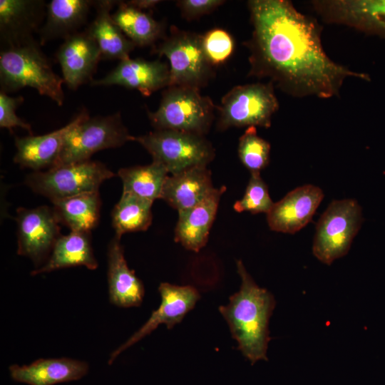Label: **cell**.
Returning <instances> with one entry per match:
<instances>
[{
  "instance_id": "3957f363",
  "label": "cell",
  "mask_w": 385,
  "mask_h": 385,
  "mask_svg": "<svg viewBox=\"0 0 385 385\" xmlns=\"http://www.w3.org/2000/svg\"><path fill=\"white\" fill-rule=\"evenodd\" d=\"M1 91H14L24 87L36 89L61 106L64 101L63 78L57 75L36 41L6 48L0 53Z\"/></svg>"
},
{
  "instance_id": "d6a6232c",
  "label": "cell",
  "mask_w": 385,
  "mask_h": 385,
  "mask_svg": "<svg viewBox=\"0 0 385 385\" xmlns=\"http://www.w3.org/2000/svg\"><path fill=\"white\" fill-rule=\"evenodd\" d=\"M22 96L11 97L6 93H0V126L1 128L11 130L15 127H20L32 135L31 126L21 119L16 114V110L23 101Z\"/></svg>"
},
{
  "instance_id": "7402d4cb",
  "label": "cell",
  "mask_w": 385,
  "mask_h": 385,
  "mask_svg": "<svg viewBox=\"0 0 385 385\" xmlns=\"http://www.w3.org/2000/svg\"><path fill=\"white\" fill-rule=\"evenodd\" d=\"M215 188L211 173L207 166H196L174 175H168L163 185L160 199L180 212L198 204Z\"/></svg>"
},
{
  "instance_id": "8992f818",
  "label": "cell",
  "mask_w": 385,
  "mask_h": 385,
  "mask_svg": "<svg viewBox=\"0 0 385 385\" xmlns=\"http://www.w3.org/2000/svg\"><path fill=\"white\" fill-rule=\"evenodd\" d=\"M113 176L102 163L88 160L34 171L27 175L25 183L33 191L53 201L98 191L101 183Z\"/></svg>"
},
{
  "instance_id": "ffe728a7",
  "label": "cell",
  "mask_w": 385,
  "mask_h": 385,
  "mask_svg": "<svg viewBox=\"0 0 385 385\" xmlns=\"http://www.w3.org/2000/svg\"><path fill=\"white\" fill-rule=\"evenodd\" d=\"M108 283L110 302L117 307H139L145 289L142 281L130 270L120 239L115 236L108 247Z\"/></svg>"
},
{
  "instance_id": "f546056e",
  "label": "cell",
  "mask_w": 385,
  "mask_h": 385,
  "mask_svg": "<svg viewBox=\"0 0 385 385\" xmlns=\"http://www.w3.org/2000/svg\"><path fill=\"white\" fill-rule=\"evenodd\" d=\"M237 151L250 174L260 173L269 164L270 145L257 135L256 127H248L240 138Z\"/></svg>"
},
{
  "instance_id": "4dcf8cb0",
  "label": "cell",
  "mask_w": 385,
  "mask_h": 385,
  "mask_svg": "<svg viewBox=\"0 0 385 385\" xmlns=\"http://www.w3.org/2000/svg\"><path fill=\"white\" fill-rule=\"evenodd\" d=\"M274 202L271 200L268 188L260 173L251 174L243 197L235 202L236 212H250L252 214L267 213Z\"/></svg>"
},
{
  "instance_id": "e0dca14e",
  "label": "cell",
  "mask_w": 385,
  "mask_h": 385,
  "mask_svg": "<svg viewBox=\"0 0 385 385\" xmlns=\"http://www.w3.org/2000/svg\"><path fill=\"white\" fill-rule=\"evenodd\" d=\"M43 1L1 0L0 33L6 48L35 41L34 32L46 13Z\"/></svg>"
},
{
  "instance_id": "7a4b0ae2",
  "label": "cell",
  "mask_w": 385,
  "mask_h": 385,
  "mask_svg": "<svg viewBox=\"0 0 385 385\" xmlns=\"http://www.w3.org/2000/svg\"><path fill=\"white\" fill-rule=\"evenodd\" d=\"M237 270L241 278L240 290L231 295L229 302L219 311L227 322L238 349L251 364L267 360V351L271 338L269 321L276 302L272 294L259 287L240 260Z\"/></svg>"
},
{
  "instance_id": "603a6c76",
  "label": "cell",
  "mask_w": 385,
  "mask_h": 385,
  "mask_svg": "<svg viewBox=\"0 0 385 385\" xmlns=\"http://www.w3.org/2000/svg\"><path fill=\"white\" fill-rule=\"evenodd\" d=\"M76 266H85L91 270L98 267L90 232L71 231L66 235H61L47 260L31 274L34 276Z\"/></svg>"
},
{
  "instance_id": "2e32d148",
  "label": "cell",
  "mask_w": 385,
  "mask_h": 385,
  "mask_svg": "<svg viewBox=\"0 0 385 385\" xmlns=\"http://www.w3.org/2000/svg\"><path fill=\"white\" fill-rule=\"evenodd\" d=\"M170 68L160 61L130 58L120 61L118 66L101 79L93 80L92 86L118 85L135 89L145 96L168 86Z\"/></svg>"
},
{
  "instance_id": "9a60e30c",
  "label": "cell",
  "mask_w": 385,
  "mask_h": 385,
  "mask_svg": "<svg viewBox=\"0 0 385 385\" xmlns=\"http://www.w3.org/2000/svg\"><path fill=\"white\" fill-rule=\"evenodd\" d=\"M64 83L71 90L91 81L98 63L101 59L99 48L85 31L77 32L66 38L56 53Z\"/></svg>"
},
{
  "instance_id": "44dd1931",
  "label": "cell",
  "mask_w": 385,
  "mask_h": 385,
  "mask_svg": "<svg viewBox=\"0 0 385 385\" xmlns=\"http://www.w3.org/2000/svg\"><path fill=\"white\" fill-rule=\"evenodd\" d=\"M87 362L70 358L38 359L29 365L9 366L11 379L29 385H54L81 379L88 371Z\"/></svg>"
},
{
  "instance_id": "d6986e66",
  "label": "cell",
  "mask_w": 385,
  "mask_h": 385,
  "mask_svg": "<svg viewBox=\"0 0 385 385\" xmlns=\"http://www.w3.org/2000/svg\"><path fill=\"white\" fill-rule=\"evenodd\" d=\"M226 188H215L196 205L178 212L175 240L185 249L199 252L207 243L219 202Z\"/></svg>"
},
{
  "instance_id": "f1b7e54d",
  "label": "cell",
  "mask_w": 385,
  "mask_h": 385,
  "mask_svg": "<svg viewBox=\"0 0 385 385\" xmlns=\"http://www.w3.org/2000/svg\"><path fill=\"white\" fill-rule=\"evenodd\" d=\"M153 202L130 192H123L112 213V225L115 235L147 230L152 223Z\"/></svg>"
},
{
  "instance_id": "836d02e7",
  "label": "cell",
  "mask_w": 385,
  "mask_h": 385,
  "mask_svg": "<svg viewBox=\"0 0 385 385\" xmlns=\"http://www.w3.org/2000/svg\"><path fill=\"white\" fill-rule=\"evenodd\" d=\"M225 1L222 0H182L178 4L188 19L210 13Z\"/></svg>"
},
{
  "instance_id": "30bf717a",
  "label": "cell",
  "mask_w": 385,
  "mask_h": 385,
  "mask_svg": "<svg viewBox=\"0 0 385 385\" xmlns=\"http://www.w3.org/2000/svg\"><path fill=\"white\" fill-rule=\"evenodd\" d=\"M278 108L279 102L271 82L238 86L231 89L222 100L218 128H270L272 118Z\"/></svg>"
},
{
  "instance_id": "277c9868",
  "label": "cell",
  "mask_w": 385,
  "mask_h": 385,
  "mask_svg": "<svg viewBox=\"0 0 385 385\" xmlns=\"http://www.w3.org/2000/svg\"><path fill=\"white\" fill-rule=\"evenodd\" d=\"M215 106L199 89L171 86L155 112L148 111L156 130H173L204 135L210 129Z\"/></svg>"
},
{
  "instance_id": "e575fe53",
  "label": "cell",
  "mask_w": 385,
  "mask_h": 385,
  "mask_svg": "<svg viewBox=\"0 0 385 385\" xmlns=\"http://www.w3.org/2000/svg\"><path fill=\"white\" fill-rule=\"evenodd\" d=\"M160 2V1L158 0H134L128 1L131 6L142 11L144 9H152Z\"/></svg>"
},
{
  "instance_id": "5bb4252c",
  "label": "cell",
  "mask_w": 385,
  "mask_h": 385,
  "mask_svg": "<svg viewBox=\"0 0 385 385\" xmlns=\"http://www.w3.org/2000/svg\"><path fill=\"white\" fill-rule=\"evenodd\" d=\"M322 15L327 23L385 38V0H326Z\"/></svg>"
},
{
  "instance_id": "5b68a950",
  "label": "cell",
  "mask_w": 385,
  "mask_h": 385,
  "mask_svg": "<svg viewBox=\"0 0 385 385\" xmlns=\"http://www.w3.org/2000/svg\"><path fill=\"white\" fill-rule=\"evenodd\" d=\"M152 155L153 160L163 165L174 175L196 166H207L215 157V150L204 135L173 130H156L134 137Z\"/></svg>"
},
{
  "instance_id": "7c38bea8",
  "label": "cell",
  "mask_w": 385,
  "mask_h": 385,
  "mask_svg": "<svg viewBox=\"0 0 385 385\" xmlns=\"http://www.w3.org/2000/svg\"><path fill=\"white\" fill-rule=\"evenodd\" d=\"M158 292L161 297L159 307L152 312L148 321L137 332L111 354L108 364H111L120 354L150 334L160 324H165L170 329L181 322L200 297L197 289L190 285L178 286L163 282L158 287Z\"/></svg>"
},
{
  "instance_id": "4316f807",
  "label": "cell",
  "mask_w": 385,
  "mask_h": 385,
  "mask_svg": "<svg viewBox=\"0 0 385 385\" xmlns=\"http://www.w3.org/2000/svg\"><path fill=\"white\" fill-rule=\"evenodd\" d=\"M168 174L163 165L153 160L147 165L120 168L118 172L123 183V192L152 202L160 198Z\"/></svg>"
},
{
  "instance_id": "83f0119b",
  "label": "cell",
  "mask_w": 385,
  "mask_h": 385,
  "mask_svg": "<svg viewBox=\"0 0 385 385\" xmlns=\"http://www.w3.org/2000/svg\"><path fill=\"white\" fill-rule=\"evenodd\" d=\"M115 23L135 46H145L153 43L163 33L162 24L149 14L128 2L118 4L112 14Z\"/></svg>"
},
{
  "instance_id": "8fae6325",
  "label": "cell",
  "mask_w": 385,
  "mask_h": 385,
  "mask_svg": "<svg viewBox=\"0 0 385 385\" xmlns=\"http://www.w3.org/2000/svg\"><path fill=\"white\" fill-rule=\"evenodd\" d=\"M16 222L17 254L30 258L38 268L48 258L61 236L59 221L53 208L40 206L33 209L18 208Z\"/></svg>"
},
{
  "instance_id": "484cf974",
  "label": "cell",
  "mask_w": 385,
  "mask_h": 385,
  "mask_svg": "<svg viewBox=\"0 0 385 385\" xmlns=\"http://www.w3.org/2000/svg\"><path fill=\"white\" fill-rule=\"evenodd\" d=\"M59 221L73 232H90L98 225L101 198L98 191L51 201Z\"/></svg>"
},
{
  "instance_id": "ac0fdd59",
  "label": "cell",
  "mask_w": 385,
  "mask_h": 385,
  "mask_svg": "<svg viewBox=\"0 0 385 385\" xmlns=\"http://www.w3.org/2000/svg\"><path fill=\"white\" fill-rule=\"evenodd\" d=\"M88 117V111L82 110L66 125L53 132L42 135L16 137L17 151L14 158V163L34 171L52 168L59 158L66 134Z\"/></svg>"
},
{
  "instance_id": "4fadbf2b",
  "label": "cell",
  "mask_w": 385,
  "mask_h": 385,
  "mask_svg": "<svg viewBox=\"0 0 385 385\" xmlns=\"http://www.w3.org/2000/svg\"><path fill=\"white\" fill-rule=\"evenodd\" d=\"M324 196L322 189L312 185L289 192L267 213L270 230L289 234L298 232L312 220Z\"/></svg>"
},
{
  "instance_id": "9c48e42d",
  "label": "cell",
  "mask_w": 385,
  "mask_h": 385,
  "mask_svg": "<svg viewBox=\"0 0 385 385\" xmlns=\"http://www.w3.org/2000/svg\"><path fill=\"white\" fill-rule=\"evenodd\" d=\"M154 52L165 56L170 63L168 87L183 86L199 89L212 76V64L202 43V36L173 27L170 36Z\"/></svg>"
},
{
  "instance_id": "1f68e13d",
  "label": "cell",
  "mask_w": 385,
  "mask_h": 385,
  "mask_svg": "<svg viewBox=\"0 0 385 385\" xmlns=\"http://www.w3.org/2000/svg\"><path fill=\"white\" fill-rule=\"evenodd\" d=\"M202 43L205 53L212 65H217L225 61L234 49V41L226 31L214 29L202 36Z\"/></svg>"
},
{
  "instance_id": "d4e9b609",
  "label": "cell",
  "mask_w": 385,
  "mask_h": 385,
  "mask_svg": "<svg viewBox=\"0 0 385 385\" xmlns=\"http://www.w3.org/2000/svg\"><path fill=\"white\" fill-rule=\"evenodd\" d=\"M93 4L88 0H52L46 6L45 23L38 31L40 44L77 33Z\"/></svg>"
},
{
  "instance_id": "ba28073f",
  "label": "cell",
  "mask_w": 385,
  "mask_h": 385,
  "mask_svg": "<svg viewBox=\"0 0 385 385\" xmlns=\"http://www.w3.org/2000/svg\"><path fill=\"white\" fill-rule=\"evenodd\" d=\"M361 222V208L355 200H333L317 224L314 255L328 265L346 255Z\"/></svg>"
},
{
  "instance_id": "52a82bcc",
  "label": "cell",
  "mask_w": 385,
  "mask_h": 385,
  "mask_svg": "<svg viewBox=\"0 0 385 385\" xmlns=\"http://www.w3.org/2000/svg\"><path fill=\"white\" fill-rule=\"evenodd\" d=\"M133 138L123 125L119 112L88 117L66 134L54 166L88 160L99 150L122 146Z\"/></svg>"
},
{
  "instance_id": "cb8c5ba5",
  "label": "cell",
  "mask_w": 385,
  "mask_h": 385,
  "mask_svg": "<svg viewBox=\"0 0 385 385\" xmlns=\"http://www.w3.org/2000/svg\"><path fill=\"white\" fill-rule=\"evenodd\" d=\"M115 2L111 0L95 1L96 15L86 31L97 43L101 59L122 61L129 58V53L135 45L123 33L112 18L111 10Z\"/></svg>"
},
{
  "instance_id": "6da1fadb",
  "label": "cell",
  "mask_w": 385,
  "mask_h": 385,
  "mask_svg": "<svg viewBox=\"0 0 385 385\" xmlns=\"http://www.w3.org/2000/svg\"><path fill=\"white\" fill-rule=\"evenodd\" d=\"M250 75L268 78L287 94L330 98L348 78L368 76L339 64L325 52L322 29L287 0H251Z\"/></svg>"
}]
</instances>
